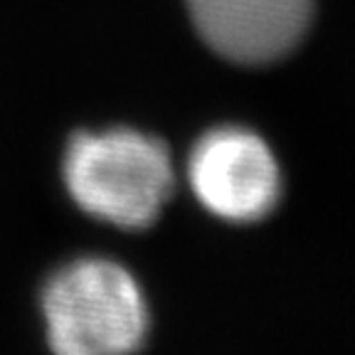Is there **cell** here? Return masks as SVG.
<instances>
[{"instance_id": "cell-4", "label": "cell", "mask_w": 355, "mask_h": 355, "mask_svg": "<svg viewBox=\"0 0 355 355\" xmlns=\"http://www.w3.org/2000/svg\"><path fill=\"white\" fill-rule=\"evenodd\" d=\"M200 37L237 64H269L304 40L313 0H188Z\"/></svg>"}, {"instance_id": "cell-1", "label": "cell", "mask_w": 355, "mask_h": 355, "mask_svg": "<svg viewBox=\"0 0 355 355\" xmlns=\"http://www.w3.org/2000/svg\"><path fill=\"white\" fill-rule=\"evenodd\" d=\"M62 173L87 215L123 230L150 227L175 188L163 141L133 128L79 131L64 150Z\"/></svg>"}, {"instance_id": "cell-2", "label": "cell", "mask_w": 355, "mask_h": 355, "mask_svg": "<svg viewBox=\"0 0 355 355\" xmlns=\"http://www.w3.org/2000/svg\"><path fill=\"white\" fill-rule=\"evenodd\" d=\"M55 355H131L148 333V306L128 269L104 257L74 259L42 288Z\"/></svg>"}, {"instance_id": "cell-3", "label": "cell", "mask_w": 355, "mask_h": 355, "mask_svg": "<svg viewBox=\"0 0 355 355\" xmlns=\"http://www.w3.org/2000/svg\"><path fill=\"white\" fill-rule=\"evenodd\" d=\"M188 183L210 215L237 225L264 220L282 195L272 148L239 126H220L200 136L188 155Z\"/></svg>"}]
</instances>
